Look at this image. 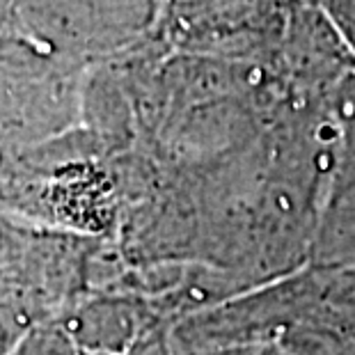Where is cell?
<instances>
[{"instance_id": "6da1fadb", "label": "cell", "mask_w": 355, "mask_h": 355, "mask_svg": "<svg viewBox=\"0 0 355 355\" xmlns=\"http://www.w3.org/2000/svg\"><path fill=\"white\" fill-rule=\"evenodd\" d=\"M263 291L273 344L291 355H355V266L307 263Z\"/></svg>"}, {"instance_id": "7a4b0ae2", "label": "cell", "mask_w": 355, "mask_h": 355, "mask_svg": "<svg viewBox=\"0 0 355 355\" xmlns=\"http://www.w3.org/2000/svg\"><path fill=\"white\" fill-rule=\"evenodd\" d=\"M309 263L321 268L355 266V168L335 170L330 179Z\"/></svg>"}, {"instance_id": "3957f363", "label": "cell", "mask_w": 355, "mask_h": 355, "mask_svg": "<svg viewBox=\"0 0 355 355\" xmlns=\"http://www.w3.org/2000/svg\"><path fill=\"white\" fill-rule=\"evenodd\" d=\"M259 355H291V353L284 351L282 346H277V344H268V346H263Z\"/></svg>"}]
</instances>
